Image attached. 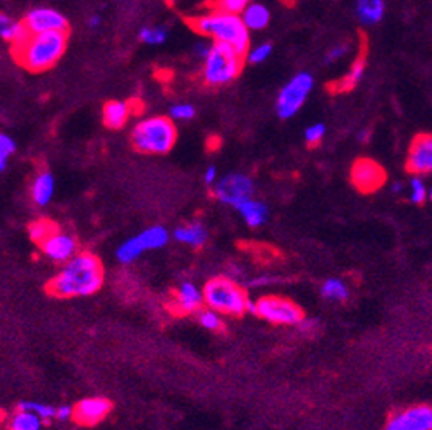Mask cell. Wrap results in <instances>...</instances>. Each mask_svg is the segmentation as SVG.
<instances>
[{"label":"cell","mask_w":432,"mask_h":430,"mask_svg":"<svg viewBox=\"0 0 432 430\" xmlns=\"http://www.w3.org/2000/svg\"><path fill=\"white\" fill-rule=\"evenodd\" d=\"M42 421L43 419H40L36 413L18 408V412L11 415L6 427L7 430H40L42 429Z\"/></svg>","instance_id":"obj_25"},{"label":"cell","mask_w":432,"mask_h":430,"mask_svg":"<svg viewBox=\"0 0 432 430\" xmlns=\"http://www.w3.org/2000/svg\"><path fill=\"white\" fill-rule=\"evenodd\" d=\"M429 192L426 188L422 176H414L410 181V202L415 205H421L427 200Z\"/></svg>","instance_id":"obj_31"},{"label":"cell","mask_w":432,"mask_h":430,"mask_svg":"<svg viewBox=\"0 0 432 430\" xmlns=\"http://www.w3.org/2000/svg\"><path fill=\"white\" fill-rule=\"evenodd\" d=\"M243 67V55H239L233 47L215 42L210 47L209 55L203 67V79L209 87H224L238 78Z\"/></svg>","instance_id":"obj_6"},{"label":"cell","mask_w":432,"mask_h":430,"mask_svg":"<svg viewBox=\"0 0 432 430\" xmlns=\"http://www.w3.org/2000/svg\"><path fill=\"white\" fill-rule=\"evenodd\" d=\"M429 198H431V202H432V188L429 189Z\"/></svg>","instance_id":"obj_46"},{"label":"cell","mask_w":432,"mask_h":430,"mask_svg":"<svg viewBox=\"0 0 432 430\" xmlns=\"http://www.w3.org/2000/svg\"><path fill=\"white\" fill-rule=\"evenodd\" d=\"M129 114H131V105L119 100H111L104 105V124L111 129H121L128 123Z\"/></svg>","instance_id":"obj_19"},{"label":"cell","mask_w":432,"mask_h":430,"mask_svg":"<svg viewBox=\"0 0 432 430\" xmlns=\"http://www.w3.org/2000/svg\"><path fill=\"white\" fill-rule=\"evenodd\" d=\"M346 52H348V45H338V47H334L333 50H329V54H328V57H325V60H328V62H333V60H336V59H340V57H343Z\"/></svg>","instance_id":"obj_38"},{"label":"cell","mask_w":432,"mask_h":430,"mask_svg":"<svg viewBox=\"0 0 432 430\" xmlns=\"http://www.w3.org/2000/svg\"><path fill=\"white\" fill-rule=\"evenodd\" d=\"M193 116H195V109H193V105H190V104H179V105H174V107L171 109V117H173V119L188 121Z\"/></svg>","instance_id":"obj_36"},{"label":"cell","mask_w":432,"mask_h":430,"mask_svg":"<svg viewBox=\"0 0 432 430\" xmlns=\"http://www.w3.org/2000/svg\"><path fill=\"white\" fill-rule=\"evenodd\" d=\"M178 129L169 117H148L134 126L131 133L133 147L141 153L162 155L176 145Z\"/></svg>","instance_id":"obj_4"},{"label":"cell","mask_w":432,"mask_h":430,"mask_svg":"<svg viewBox=\"0 0 432 430\" xmlns=\"http://www.w3.org/2000/svg\"><path fill=\"white\" fill-rule=\"evenodd\" d=\"M28 231H30L31 241L36 243V245L40 246L45 239H47L48 236H52L55 231H59V227H57L55 222L48 221V219H40V221H35Z\"/></svg>","instance_id":"obj_28"},{"label":"cell","mask_w":432,"mask_h":430,"mask_svg":"<svg viewBox=\"0 0 432 430\" xmlns=\"http://www.w3.org/2000/svg\"><path fill=\"white\" fill-rule=\"evenodd\" d=\"M222 314L219 312L212 310V308H205V310L198 312V322L202 324L203 327L209 329V331H222L224 322H222Z\"/></svg>","instance_id":"obj_29"},{"label":"cell","mask_w":432,"mask_h":430,"mask_svg":"<svg viewBox=\"0 0 432 430\" xmlns=\"http://www.w3.org/2000/svg\"><path fill=\"white\" fill-rule=\"evenodd\" d=\"M111 409L112 403L107 397H85L72 408V420L81 427H95L107 419Z\"/></svg>","instance_id":"obj_14"},{"label":"cell","mask_w":432,"mask_h":430,"mask_svg":"<svg viewBox=\"0 0 432 430\" xmlns=\"http://www.w3.org/2000/svg\"><path fill=\"white\" fill-rule=\"evenodd\" d=\"M325 135L324 124H313L305 131V140H307L308 147H317L320 143L322 138Z\"/></svg>","instance_id":"obj_35"},{"label":"cell","mask_w":432,"mask_h":430,"mask_svg":"<svg viewBox=\"0 0 432 430\" xmlns=\"http://www.w3.org/2000/svg\"><path fill=\"white\" fill-rule=\"evenodd\" d=\"M54 189H55V180L50 172L43 170L40 172L38 176L35 177L33 186H31V197H33V202L36 205L43 206L47 205L48 202L52 200L54 197Z\"/></svg>","instance_id":"obj_20"},{"label":"cell","mask_w":432,"mask_h":430,"mask_svg":"<svg viewBox=\"0 0 432 430\" xmlns=\"http://www.w3.org/2000/svg\"><path fill=\"white\" fill-rule=\"evenodd\" d=\"M239 215L244 222L250 227H259L267 221V206L262 202L254 200V198H248L247 202H243L242 205L236 206Z\"/></svg>","instance_id":"obj_21"},{"label":"cell","mask_w":432,"mask_h":430,"mask_svg":"<svg viewBox=\"0 0 432 430\" xmlns=\"http://www.w3.org/2000/svg\"><path fill=\"white\" fill-rule=\"evenodd\" d=\"M243 21L248 26V30H264L269 24L271 14L262 4H252L243 11Z\"/></svg>","instance_id":"obj_26"},{"label":"cell","mask_w":432,"mask_h":430,"mask_svg":"<svg viewBox=\"0 0 432 430\" xmlns=\"http://www.w3.org/2000/svg\"><path fill=\"white\" fill-rule=\"evenodd\" d=\"M391 189H393V193H401L403 192V184H401V182H394L393 188H391Z\"/></svg>","instance_id":"obj_44"},{"label":"cell","mask_w":432,"mask_h":430,"mask_svg":"<svg viewBox=\"0 0 432 430\" xmlns=\"http://www.w3.org/2000/svg\"><path fill=\"white\" fill-rule=\"evenodd\" d=\"M140 38L141 42L150 43V45H161V43L166 42L167 38V30L166 28H144L140 31Z\"/></svg>","instance_id":"obj_32"},{"label":"cell","mask_w":432,"mask_h":430,"mask_svg":"<svg viewBox=\"0 0 432 430\" xmlns=\"http://www.w3.org/2000/svg\"><path fill=\"white\" fill-rule=\"evenodd\" d=\"M203 181H205L209 186L217 182V169H215L214 165H210V167L205 170V174H203Z\"/></svg>","instance_id":"obj_40"},{"label":"cell","mask_w":432,"mask_h":430,"mask_svg":"<svg viewBox=\"0 0 432 430\" xmlns=\"http://www.w3.org/2000/svg\"><path fill=\"white\" fill-rule=\"evenodd\" d=\"M203 298H205L207 307L222 315L239 317L244 312H248V307H250L247 291L230 277L210 279L203 286Z\"/></svg>","instance_id":"obj_5"},{"label":"cell","mask_w":432,"mask_h":430,"mask_svg":"<svg viewBox=\"0 0 432 430\" xmlns=\"http://www.w3.org/2000/svg\"><path fill=\"white\" fill-rule=\"evenodd\" d=\"M250 0H215V11L230 12V14H243Z\"/></svg>","instance_id":"obj_33"},{"label":"cell","mask_w":432,"mask_h":430,"mask_svg":"<svg viewBox=\"0 0 432 430\" xmlns=\"http://www.w3.org/2000/svg\"><path fill=\"white\" fill-rule=\"evenodd\" d=\"M248 312L274 326H298L305 317L303 310L298 305L283 296H264L256 302L250 299Z\"/></svg>","instance_id":"obj_7"},{"label":"cell","mask_w":432,"mask_h":430,"mask_svg":"<svg viewBox=\"0 0 432 430\" xmlns=\"http://www.w3.org/2000/svg\"><path fill=\"white\" fill-rule=\"evenodd\" d=\"M104 284V267L99 257L92 253H76L64 263L59 274L47 284V293L55 298L92 296Z\"/></svg>","instance_id":"obj_1"},{"label":"cell","mask_w":432,"mask_h":430,"mask_svg":"<svg viewBox=\"0 0 432 430\" xmlns=\"http://www.w3.org/2000/svg\"><path fill=\"white\" fill-rule=\"evenodd\" d=\"M271 52H272L271 43H262V45L254 48V50L248 54V60H250L252 64H260V62H264L269 55H271Z\"/></svg>","instance_id":"obj_37"},{"label":"cell","mask_w":432,"mask_h":430,"mask_svg":"<svg viewBox=\"0 0 432 430\" xmlns=\"http://www.w3.org/2000/svg\"><path fill=\"white\" fill-rule=\"evenodd\" d=\"M169 243V233L166 227L152 226L148 229L141 231L138 236L129 238L117 250V260L121 263H131L140 258L145 251L158 250Z\"/></svg>","instance_id":"obj_8"},{"label":"cell","mask_w":432,"mask_h":430,"mask_svg":"<svg viewBox=\"0 0 432 430\" xmlns=\"http://www.w3.org/2000/svg\"><path fill=\"white\" fill-rule=\"evenodd\" d=\"M66 47L68 33L64 31L30 33L23 42L11 45V54L28 71L43 72L59 62Z\"/></svg>","instance_id":"obj_2"},{"label":"cell","mask_w":432,"mask_h":430,"mask_svg":"<svg viewBox=\"0 0 432 430\" xmlns=\"http://www.w3.org/2000/svg\"><path fill=\"white\" fill-rule=\"evenodd\" d=\"M313 87V78L308 72H300L283 88L277 97V114L281 119H289L300 111Z\"/></svg>","instance_id":"obj_9"},{"label":"cell","mask_w":432,"mask_h":430,"mask_svg":"<svg viewBox=\"0 0 432 430\" xmlns=\"http://www.w3.org/2000/svg\"><path fill=\"white\" fill-rule=\"evenodd\" d=\"M188 24L197 33L210 36L215 42L233 47L239 55H248L250 35H248V26L244 24L243 18H239L238 14L214 11L210 14L190 19Z\"/></svg>","instance_id":"obj_3"},{"label":"cell","mask_w":432,"mask_h":430,"mask_svg":"<svg viewBox=\"0 0 432 430\" xmlns=\"http://www.w3.org/2000/svg\"><path fill=\"white\" fill-rule=\"evenodd\" d=\"M358 140H360L362 143L369 141L370 140V131H369V129H362V131L358 133Z\"/></svg>","instance_id":"obj_42"},{"label":"cell","mask_w":432,"mask_h":430,"mask_svg":"<svg viewBox=\"0 0 432 430\" xmlns=\"http://www.w3.org/2000/svg\"><path fill=\"white\" fill-rule=\"evenodd\" d=\"M16 152V143L11 136L2 135L0 136V169L7 167V159Z\"/></svg>","instance_id":"obj_34"},{"label":"cell","mask_w":432,"mask_h":430,"mask_svg":"<svg viewBox=\"0 0 432 430\" xmlns=\"http://www.w3.org/2000/svg\"><path fill=\"white\" fill-rule=\"evenodd\" d=\"M254 193V182L244 174H227L222 180L215 182L214 194L219 202L224 205L239 206L248 198H252Z\"/></svg>","instance_id":"obj_10"},{"label":"cell","mask_w":432,"mask_h":430,"mask_svg":"<svg viewBox=\"0 0 432 430\" xmlns=\"http://www.w3.org/2000/svg\"><path fill=\"white\" fill-rule=\"evenodd\" d=\"M57 419H59V420L72 419V408L71 407H59V408H57Z\"/></svg>","instance_id":"obj_41"},{"label":"cell","mask_w":432,"mask_h":430,"mask_svg":"<svg viewBox=\"0 0 432 430\" xmlns=\"http://www.w3.org/2000/svg\"><path fill=\"white\" fill-rule=\"evenodd\" d=\"M298 327H300L301 332H305V334H312V332L315 331V327H317V320L303 317V320H301V322L298 324Z\"/></svg>","instance_id":"obj_39"},{"label":"cell","mask_w":432,"mask_h":430,"mask_svg":"<svg viewBox=\"0 0 432 430\" xmlns=\"http://www.w3.org/2000/svg\"><path fill=\"white\" fill-rule=\"evenodd\" d=\"M269 282H271V279L269 277H259L252 282V286H264V284H269Z\"/></svg>","instance_id":"obj_43"},{"label":"cell","mask_w":432,"mask_h":430,"mask_svg":"<svg viewBox=\"0 0 432 430\" xmlns=\"http://www.w3.org/2000/svg\"><path fill=\"white\" fill-rule=\"evenodd\" d=\"M40 248L45 253V257L50 258L52 262H69L76 255L78 250V243L71 234L64 233V231H55L52 236H48L40 245Z\"/></svg>","instance_id":"obj_16"},{"label":"cell","mask_w":432,"mask_h":430,"mask_svg":"<svg viewBox=\"0 0 432 430\" xmlns=\"http://www.w3.org/2000/svg\"><path fill=\"white\" fill-rule=\"evenodd\" d=\"M173 303L178 314H195L202 310L205 298H203V291L198 290L193 282H183L174 291Z\"/></svg>","instance_id":"obj_17"},{"label":"cell","mask_w":432,"mask_h":430,"mask_svg":"<svg viewBox=\"0 0 432 430\" xmlns=\"http://www.w3.org/2000/svg\"><path fill=\"white\" fill-rule=\"evenodd\" d=\"M386 0H358L357 16L364 24H377L384 18Z\"/></svg>","instance_id":"obj_23"},{"label":"cell","mask_w":432,"mask_h":430,"mask_svg":"<svg viewBox=\"0 0 432 430\" xmlns=\"http://www.w3.org/2000/svg\"><path fill=\"white\" fill-rule=\"evenodd\" d=\"M99 24H100L99 16H93V18L90 19V26H99Z\"/></svg>","instance_id":"obj_45"},{"label":"cell","mask_w":432,"mask_h":430,"mask_svg":"<svg viewBox=\"0 0 432 430\" xmlns=\"http://www.w3.org/2000/svg\"><path fill=\"white\" fill-rule=\"evenodd\" d=\"M174 238L178 239L179 243L188 246H203L207 243V238H209V233L202 224L198 222H193V224H186V226H179L176 231H174Z\"/></svg>","instance_id":"obj_22"},{"label":"cell","mask_w":432,"mask_h":430,"mask_svg":"<svg viewBox=\"0 0 432 430\" xmlns=\"http://www.w3.org/2000/svg\"><path fill=\"white\" fill-rule=\"evenodd\" d=\"M352 184L360 193H376L386 182V170L372 159H358L352 165Z\"/></svg>","instance_id":"obj_11"},{"label":"cell","mask_w":432,"mask_h":430,"mask_svg":"<svg viewBox=\"0 0 432 430\" xmlns=\"http://www.w3.org/2000/svg\"><path fill=\"white\" fill-rule=\"evenodd\" d=\"M320 293L325 299H329V302H346L350 296V290H348V286H346L345 281L333 277V279H328V281L322 284Z\"/></svg>","instance_id":"obj_27"},{"label":"cell","mask_w":432,"mask_h":430,"mask_svg":"<svg viewBox=\"0 0 432 430\" xmlns=\"http://www.w3.org/2000/svg\"><path fill=\"white\" fill-rule=\"evenodd\" d=\"M18 408L28 409V412H33L40 417V419H43V420L57 419V408L50 407V404L35 403V401H24V403H19Z\"/></svg>","instance_id":"obj_30"},{"label":"cell","mask_w":432,"mask_h":430,"mask_svg":"<svg viewBox=\"0 0 432 430\" xmlns=\"http://www.w3.org/2000/svg\"><path fill=\"white\" fill-rule=\"evenodd\" d=\"M406 170L414 176L432 174V135L421 133L410 143L406 155Z\"/></svg>","instance_id":"obj_13"},{"label":"cell","mask_w":432,"mask_h":430,"mask_svg":"<svg viewBox=\"0 0 432 430\" xmlns=\"http://www.w3.org/2000/svg\"><path fill=\"white\" fill-rule=\"evenodd\" d=\"M384 430H432L431 404H414L389 417Z\"/></svg>","instance_id":"obj_12"},{"label":"cell","mask_w":432,"mask_h":430,"mask_svg":"<svg viewBox=\"0 0 432 430\" xmlns=\"http://www.w3.org/2000/svg\"><path fill=\"white\" fill-rule=\"evenodd\" d=\"M23 23L30 33H48V31L68 33V19L59 11L50 9V7H38V9L30 11Z\"/></svg>","instance_id":"obj_15"},{"label":"cell","mask_w":432,"mask_h":430,"mask_svg":"<svg viewBox=\"0 0 432 430\" xmlns=\"http://www.w3.org/2000/svg\"><path fill=\"white\" fill-rule=\"evenodd\" d=\"M28 35H30V31L24 26V23L16 21V19H12L6 14L0 16V36L6 42H11V45L23 42Z\"/></svg>","instance_id":"obj_24"},{"label":"cell","mask_w":432,"mask_h":430,"mask_svg":"<svg viewBox=\"0 0 432 430\" xmlns=\"http://www.w3.org/2000/svg\"><path fill=\"white\" fill-rule=\"evenodd\" d=\"M365 64H367V57L365 52H360L358 54L357 59H355V62L352 64V67H350V71L346 72L341 79L334 81V83L329 87V90L333 93H346V92H352L355 87H357L358 83H360L362 76H364L365 72Z\"/></svg>","instance_id":"obj_18"}]
</instances>
